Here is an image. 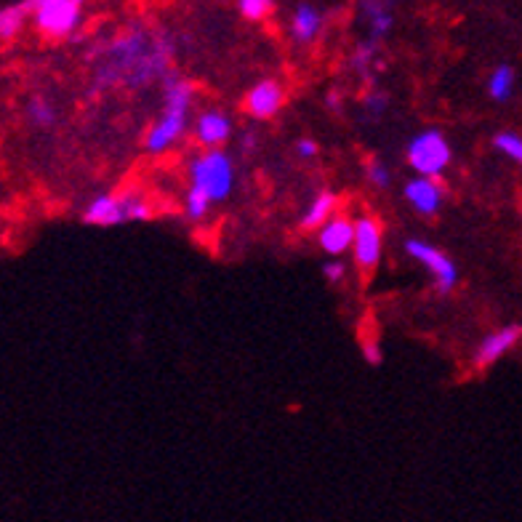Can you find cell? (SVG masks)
<instances>
[{
    "instance_id": "6da1fadb",
    "label": "cell",
    "mask_w": 522,
    "mask_h": 522,
    "mask_svg": "<svg viewBox=\"0 0 522 522\" xmlns=\"http://www.w3.org/2000/svg\"><path fill=\"white\" fill-rule=\"evenodd\" d=\"M163 112L155 120V126L147 131V150L150 152H166L168 147H174L179 142V136L184 134L187 118H190L192 99H195V86L190 80L179 78L174 72H168L163 78Z\"/></svg>"
},
{
    "instance_id": "7a4b0ae2",
    "label": "cell",
    "mask_w": 522,
    "mask_h": 522,
    "mask_svg": "<svg viewBox=\"0 0 522 522\" xmlns=\"http://www.w3.org/2000/svg\"><path fill=\"white\" fill-rule=\"evenodd\" d=\"M190 187H198L214 200L222 203L235 190V163L227 152L206 150L190 163Z\"/></svg>"
},
{
    "instance_id": "3957f363",
    "label": "cell",
    "mask_w": 522,
    "mask_h": 522,
    "mask_svg": "<svg viewBox=\"0 0 522 522\" xmlns=\"http://www.w3.org/2000/svg\"><path fill=\"white\" fill-rule=\"evenodd\" d=\"M405 160H408V166L419 176H424V179H437L440 174H445V168L451 166L453 150L443 131L427 128V131H419V134L408 142V147H405Z\"/></svg>"
},
{
    "instance_id": "277c9868",
    "label": "cell",
    "mask_w": 522,
    "mask_h": 522,
    "mask_svg": "<svg viewBox=\"0 0 522 522\" xmlns=\"http://www.w3.org/2000/svg\"><path fill=\"white\" fill-rule=\"evenodd\" d=\"M32 16L40 35L46 38H67L78 30L83 19V3L80 0H38L32 3Z\"/></svg>"
},
{
    "instance_id": "5b68a950",
    "label": "cell",
    "mask_w": 522,
    "mask_h": 522,
    "mask_svg": "<svg viewBox=\"0 0 522 522\" xmlns=\"http://www.w3.org/2000/svg\"><path fill=\"white\" fill-rule=\"evenodd\" d=\"M405 251L432 275L437 291L451 293L456 288V283H459V267L453 264V259L445 251H440V248L421 238L405 240Z\"/></svg>"
},
{
    "instance_id": "8992f818",
    "label": "cell",
    "mask_w": 522,
    "mask_h": 522,
    "mask_svg": "<svg viewBox=\"0 0 522 522\" xmlns=\"http://www.w3.org/2000/svg\"><path fill=\"white\" fill-rule=\"evenodd\" d=\"M381 248H384V235H381V224L376 216H360L355 219V264L363 272H373L381 261Z\"/></svg>"
},
{
    "instance_id": "52a82bcc",
    "label": "cell",
    "mask_w": 522,
    "mask_h": 522,
    "mask_svg": "<svg viewBox=\"0 0 522 522\" xmlns=\"http://www.w3.org/2000/svg\"><path fill=\"white\" fill-rule=\"evenodd\" d=\"M522 339V325L520 323H512V325H504L499 331L488 333L475 349V357H472V365H475L477 371H485V368H491L493 363H499L501 357L507 355L509 349H515L517 341Z\"/></svg>"
},
{
    "instance_id": "ba28073f",
    "label": "cell",
    "mask_w": 522,
    "mask_h": 522,
    "mask_svg": "<svg viewBox=\"0 0 522 522\" xmlns=\"http://www.w3.org/2000/svg\"><path fill=\"white\" fill-rule=\"evenodd\" d=\"M283 104H285V88L272 78L259 80V83L251 86V91L246 94V110L248 115L256 120L275 118Z\"/></svg>"
},
{
    "instance_id": "9c48e42d",
    "label": "cell",
    "mask_w": 522,
    "mask_h": 522,
    "mask_svg": "<svg viewBox=\"0 0 522 522\" xmlns=\"http://www.w3.org/2000/svg\"><path fill=\"white\" fill-rule=\"evenodd\" d=\"M403 198L408 200V206H411L416 214L435 216L437 211L443 208L445 192L437 179H424V176H419V179H411V182L405 184Z\"/></svg>"
},
{
    "instance_id": "30bf717a",
    "label": "cell",
    "mask_w": 522,
    "mask_h": 522,
    "mask_svg": "<svg viewBox=\"0 0 522 522\" xmlns=\"http://www.w3.org/2000/svg\"><path fill=\"white\" fill-rule=\"evenodd\" d=\"M126 222V198L112 192L96 195L83 211V224H94V227H118Z\"/></svg>"
},
{
    "instance_id": "8fae6325",
    "label": "cell",
    "mask_w": 522,
    "mask_h": 522,
    "mask_svg": "<svg viewBox=\"0 0 522 522\" xmlns=\"http://www.w3.org/2000/svg\"><path fill=\"white\" fill-rule=\"evenodd\" d=\"M232 118L224 110H206L195 120V136L208 150H219L232 136Z\"/></svg>"
},
{
    "instance_id": "7c38bea8",
    "label": "cell",
    "mask_w": 522,
    "mask_h": 522,
    "mask_svg": "<svg viewBox=\"0 0 522 522\" xmlns=\"http://www.w3.org/2000/svg\"><path fill=\"white\" fill-rule=\"evenodd\" d=\"M317 243L325 254L341 256L355 246V222L347 216H333L323 230L317 232Z\"/></svg>"
},
{
    "instance_id": "4fadbf2b",
    "label": "cell",
    "mask_w": 522,
    "mask_h": 522,
    "mask_svg": "<svg viewBox=\"0 0 522 522\" xmlns=\"http://www.w3.org/2000/svg\"><path fill=\"white\" fill-rule=\"evenodd\" d=\"M323 22L325 16L317 11L315 6H309V3H301L296 6L291 16V38L296 43H312V40L323 32Z\"/></svg>"
},
{
    "instance_id": "5bb4252c",
    "label": "cell",
    "mask_w": 522,
    "mask_h": 522,
    "mask_svg": "<svg viewBox=\"0 0 522 522\" xmlns=\"http://www.w3.org/2000/svg\"><path fill=\"white\" fill-rule=\"evenodd\" d=\"M333 211H336V195L331 190H323L317 192L312 203L304 208V214H301V227L304 230H323L325 224L333 219Z\"/></svg>"
},
{
    "instance_id": "9a60e30c",
    "label": "cell",
    "mask_w": 522,
    "mask_h": 522,
    "mask_svg": "<svg viewBox=\"0 0 522 522\" xmlns=\"http://www.w3.org/2000/svg\"><path fill=\"white\" fill-rule=\"evenodd\" d=\"M363 11H365V19H368L371 40L379 43L381 38H387L389 30L395 27V14L389 11V6H384V3H365Z\"/></svg>"
},
{
    "instance_id": "2e32d148",
    "label": "cell",
    "mask_w": 522,
    "mask_h": 522,
    "mask_svg": "<svg viewBox=\"0 0 522 522\" xmlns=\"http://www.w3.org/2000/svg\"><path fill=\"white\" fill-rule=\"evenodd\" d=\"M515 83V70H512L509 64H499V67L491 72V78H488V96H491L493 102H507V99H512V94H515Z\"/></svg>"
},
{
    "instance_id": "e0dca14e",
    "label": "cell",
    "mask_w": 522,
    "mask_h": 522,
    "mask_svg": "<svg viewBox=\"0 0 522 522\" xmlns=\"http://www.w3.org/2000/svg\"><path fill=\"white\" fill-rule=\"evenodd\" d=\"M27 8L30 6H6L0 8V38L14 40L24 30L27 22Z\"/></svg>"
},
{
    "instance_id": "ac0fdd59",
    "label": "cell",
    "mask_w": 522,
    "mask_h": 522,
    "mask_svg": "<svg viewBox=\"0 0 522 522\" xmlns=\"http://www.w3.org/2000/svg\"><path fill=\"white\" fill-rule=\"evenodd\" d=\"M376 48H379V43L376 40H363L360 46H357V51L352 54V67H355V72H360V75H371L373 67L376 70H384V64L376 62Z\"/></svg>"
},
{
    "instance_id": "d6986e66",
    "label": "cell",
    "mask_w": 522,
    "mask_h": 522,
    "mask_svg": "<svg viewBox=\"0 0 522 522\" xmlns=\"http://www.w3.org/2000/svg\"><path fill=\"white\" fill-rule=\"evenodd\" d=\"M214 206V200L208 198L206 192L198 190V187H190L187 195H184V211L190 216L192 222H200V219H206L208 211Z\"/></svg>"
},
{
    "instance_id": "ffe728a7",
    "label": "cell",
    "mask_w": 522,
    "mask_h": 522,
    "mask_svg": "<svg viewBox=\"0 0 522 522\" xmlns=\"http://www.w3.org/2000/svg\"><path fill=\"white\" fill-rule=\"evenodd\" d=\"M493 147L501 152V155H507L509 160H515L522 166V136L515 134V131H499V134L493 136Z\"/></svg>"
},
{
    "instance_id": "44dd1931",
    "label": "cell",
    "mask_w": 522,
    "mask_h": 522,
    "mask_svg": "<svg viewBox=\"0 0 522 522\" xmlns=\"http://www.w3.org/2000/svg\"><path fill=\"white\" fill-rule=\"evenodd\" d=\"M27 115H30V123H35L38 128H48L56 120L54 107H51V102H46L43 96H35V99L27 104Z\"/></svg>"
},
{
    "instance_id": "7402d4cb",
    "label": "cell",
    "mask_w": 522,
    "mask_h": 522,
    "mask_svg": "<svg viewBox=\"0 0 522 522\" xmlns=\"http://www.w3.org/2000/svg\"><path fill=\"white\" fill-rule=\"evenodd\" d=\"M272 3L269 0H240L238 3V11L243 19L248 22H264L269 14H272Z\"/></svg>"
},
{
    "instance_id": "603a6c76",
    "label": "cell",
    "mask_w": 522,
    "mask_h": 522,
    "mask_svg": "<svg viewBox=\"0 0 522 522\" xmlns=\"http://www.w3.org/2000/svg\"><path fill=\"white\" fill-rule=\"evenodd\" d=\"M126 198V219L128 222H147L152 219L150 203L139 195H123Z\"/></svg>"
},
{
    "instance_id": "cb8c5ba5",
    "label": "cell",
    "mask_w": 522,
    "mask_h": 522,
    "mask_svg": "<svg viewBox=\"0 0 522 522\" xmlns=\"http://www.w3.org/2000/svg\"><path fill=\"white\" fill-rule=\"evenodd\" d=\"M365 179L373 184V187H379V190H384V187H389V168L381 163L379 158H371L368 163H365Z\"/></svg>"
},
{
    "instance_id": "d4e9b609",
    "label": "cell",
    "mask_w": 522,
    "mask_h": 522,
    "mask_svg": "<svg viewBox=\"0 0 522 522\" xmlns=\"http://www.w3.org/2000/svg\"><path fill=\"white\" fill-rule=\"evenodd\" d=\"M363 104L373 118H379V115H384V112L389 110V96L384 94V91H371V94L365 96Z\"/></svg>"
},
{
    "instance_id": "484cf974",
    "label": "cell",
    "mask_w": 522,
    "mask_h": 522,
    "mask_svg": "<svg viewBox=\"0 0 522 522\" xmlns=\"http://www.w3.org/2000/svg\"><path fill=\"white\" fill-rule=\"evenodd\" d=\"M323 275L328 283H336L339 285L344 277H347V264H341V261H328L323 267Z\"/></svg>"
},
{
    "instance_id": "4316f807",
    "label": "cell",
    "mask_w": 522,
    "mask_h": 522,
    "mask_svg": "<svg viewBox=\"0 0 522 522\" xmlns=\"http://www.w3.org/2000/svg\"><path fill=\"white\" fill-rule=\"evenodd\" d=\"M317 152H320V147H317L315 139H309V136H304V139L296 142V155H299V158L309 160V158H315Z\"/></svg>"
},
{
    "instance_id": "83f0119b",
    "label": "cell",
    "mask_w": 522,
    "mask_h": 522,
    "mask_svg": "<svg viewBox=\"0 0 522 522\" xmlns=\"http://www.w3.org/2000/svg\"><path fill=\"white\" fill-rule=\"evenodd\" d=\"M363 355H365V360H368V363H371V365H379L381 363V349H379V344H376V341H365V344H363Z\"/></svg>"
},
{
    "instance_id": "f1b7e54d",
    "label": "cell",
    "mask_w": 522,
    "mask_h": 522,
    "mask_svg": "<svg viewBox=\"0 0 522 522\" xmlns=\"http://www.w3.org/2000/svg\"><path fill=\"white\" fill-rule=\"evenodd\" d=\"M325 104H328V107H331L333 112H339L341 110L339 91H328V96H325Z\"/></svg>"
},
{
    "instance_id": "f546056e",
    "label": "cell",
    "mask_w": 522,
    "mask_h": 522,
    "mask_svg": "<svg viewBox=\"0 0 522 522\" xmlns=\"http://www.w3.org/2000/svg\"><path fill=\"white\" fill-rule=\"evenodd\" d=\"M243 147H246V152H254L256 150V134H251V131H248V134L243 136Z\"/></svg>"
}]
</instances>
